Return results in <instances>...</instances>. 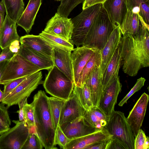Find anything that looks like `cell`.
I'll list each match as a JSON object with an SVG mask.
<instances>
[{"instance_id": "obj_45", "label": "cell", "mask_w": 149, "mask_h": 149, "mask_svg": "<svg viewBox=\"0 0 149 149\" xmlns=\"http://www.w3.org/2000/svg\"><path fill=\"white\" fill-rule=\"evenodd\" d=\"M0 54V62L5 60H9L14 56L15 54L10 48V45L2 49Z\"/></svg>"}, {"instance_id": "obj_43", "label": "cell", "mask_w": 149, "mask_h": 149, "mask_svg": "<svg viewBox=\"0 0 149 149\" xmlns=\"http://www.w3.org/2000/svg\"><path fill=\"white\" fill-rule=\"evenodd\" d=\"M107 149H127L121 141L112 136Z\"/></svg>"}, {"instance_id": "obj_24", "label": "cell", "mask_w": 149, "mask_h": 149, "mask_svg": "<svg viewBox=\"0 0 149 149\" xmlns=\"http://www.w3.org/2000/svg\"><path fill=\"white\" fill-rule=\"evenodd\" d=\"M85 83L89 88L93 106L98 107L103 91L100 66L93 70Z\"/></svg>"}, {"instance_id": "obj_5", "label": "cell", "mask_w": 149, "mask_h": 149, "mask_svg": "<svg viewBox=\"0 0 149 149\" xmlns=\"http://www.w3.org/2000/svg\"><path fill=\"white\" fill-rule=\"evenodd\" d=\"M105 128L112 136L123 143L127 149H134L135 137L123 113L113 111Z\"/></svg>"}, {"instance_id": "obj_54", "label": "cell", "mask_w": 149, "mask_h": 149, "mask_svg": "<svg viewBox=\"0 0 149 149\" xmlns=\"http://www.w3.org/2000/svg\"><path fill=\"white\" fill-rule=\"evenodd\" d=\"M0 53H1V50H0Z\"/></svg>"}, {"instance_id": "obj_26", "label": "cell", "mask_w": 149, "mask_h": 149, "mask_svg": "<svg viewBox=\"0 0 149 149\" xmlns=\"http://www.w3.org/2000/svg\"><path fill=\"white\" fill-rule=\"evenodd\" d=\"M121 41L102 76L103 90L116 77L121 63Z\"/></svg>"}, {"instance_id": "obj_6", "label": "cell", "mask_w": 149, "mask_h": 149, "mask_svg": "<svg viewBox=\"0 0 149 149\" xmlns=\"http://www.w3.org/2000/svg\"><path fill=\"white\" fill-rule=\"evenodd\" d=\"M41 69L18 52L9 60L4 70L0 84L4 85L16 79L27 77Z\"/></svg>"}, {"instance_id": "obj_50", "label": "cell", "mask_w": 149, "mask_h": 149, "mask_svg": "<svg viewBox=\"0 0 149 149\" xmlns=\"http://www.w3.org/2000/svg\"><path fill=\"white\" fill-rule=\"evenodd\" d=\"M4 14L5 13L0 12V30L4 21Z\"/></svg>"}, {"instance_id": "obj_49", "label": "cell", "mask_w": 149, "mask_h": 149, "mask_svg": "<svg viewBox=\"0 0 149 149\" xmlns=\"http://www.w3.org/2000/svg\"><path fill=\"white\" fill-rule=\"evenodd\" d=\"M9 60H5L0 62V80L4 70Z\"/></svg>"}, {"instance_id": "obj_2", "label": "cell", "mask_w": 149, "mask_h": 149, "mask_svg": "<svg viewBox=\"0 0 149 149\" xmlns=\"http://www.w3.org/2000/svg\"><path fill=\"white\" fill-rule=\"evenodd\" d=\"M114 28L107 12L102 6L95 18L82 46L101 51Z\"/></svg>"}, {"instance_id": "obj_20", "label": "cell", "mask_w": 149, "mask_h": 149, "mask_svg": "<svg viewBox=\"0 0 149 149\" xmlns=\"http://www.w3.org/2000/svg\"><path fill=\"white\" fill-rule=\"evenodd\" d=\"M19 42L30 49L53 59V48L40 35H26L20 37Z\"/></svg>"}, {"instance_id": "obj_9", "label": "cell", "mask_w": 149, "mask_h": 149, "mask_svg": "<svg viewBox=\"0 0 149 149\" xmlns=\"http://www.w3.org/2000/svg\"><path fill=\"white\" fill-rule=\"evenodd\" d=\"M12 121L15 125L0 136V149H22L27 139L29 127L27 123Z\"/></svg>"}, {"instance_id": "obj_40", "label": "cell", "mask_w": 149, "mask_h": 149, "mask_svg": "<svg viewBox=\"0 0 149 149\" xmlns=\"http://www.w3.org/2000/svg\"><path fill=\"white\" fill-rule=\"evenodd\" d=\"M70 140L65 135L59 125L56 131L55 137V145H58L61 148L65 149L67 144Z\"/></svg>"}, {"instance_id": "obj_53", "label": "cell", "mask_w": 149, "mask_h": 149, "mask_svg": "<svg viewBox=\"0 0 149 149\" xmlns=\"http://www.w3.org/2000/svg\"><path fill=\"white\" fill-rule=\"evenodd\" d=\"M56 1H61V0H55Z\"/></svg>"}, {"instance_id": "obj_48", "label": "cell", "mask_w": 149, "mask_h": 149, "mask_svg": "<svg viewBox=\"0 0 149 149\" xmlns=\"http://www.w3.org/2000/svg\"><path fill=\"white\" fill-rule=\"evenodd\" d=\"M19 40H15L10 45L11 51L14 53L18 52L20 48Z\"/></svg>"}, {"instance_id": "obj_51", "label": "cell", "mask_w": 149, "mask_h": 149, "mask_svg": "<svg viewBox=\"0 0 149 149\" xmlns=\"http://www.w3.org/2000/svg\"><path fill=\"white\" fill-rule=\"evenodd\" d=\"M0 12L4 13H5V8L1 2H0Z\"/></svg>"}, {"instance_id": "obj_3", "label": "cell", "mask_w": 149, "mask_h": 149, "mask_svg": "<svg viewBox=\"0 0 149 149\" xmlns=\"http://www.w3.org/2000/svg\"><path fill=\"white\" fill-rule=\"evenodd\" d=\"M49 70L42 84L45 91L53 97L67 100L72 93L73 82L55 66Z\"/></svg>"}, {"instance_id": "obj_15", "label": "cell", "mask_w": 149, "mask_h": 149, "mask_svg": "<svg viewBox=\"0 0 149 149\" xmlns=\"http://www.w3.org/2000/svg\"><path fill=\"white\" fill-rule=\"evenodd\" d=\"M60 126L64 133L70 140L98 131L91 126L83 116L71 122L64 123Z\"/></svg>"}, {"instance_id": "obj_22", "label": "cell", "mask_w": 149, "mask_h": 149, "mask_svg": "<svg viewBox=\"0 0 149 149\" xmlns=\"http://www.w3.org/2000/svg\"><path fill=\"white\" fill-rule=\"evenodd\" d=\"M17 52L41 70H49L54 66L52 58L36 52L23 44L20 45Z\"/></svg>"}, {"instance_id": "obj_10", "label": "cell", "mask_w": 149, "mask_h": 149, "mask_svg": "<svg viewBox=\"0 0 149 149\" xmlns=\"http://www.w3.org/2000/svg\"><path fill=\"white\" fill-rule=\"evenodd\" d=\"M121 88L122 84L118 76L103 90L98 107L107 115L110 116L114 111L115 106Z\"/></svg>"}, {"instance_id": "obj_19", "label": "cell", "mask_w": 149, "mask_h": 149, "mask_svg": "<svg viewBox=\"0 0 149 149\" xmlns=\"http://www.w3.org/2000/svg\"><path fill=\"white\" fill-rule=\"evenodd\" d=\"M112 136L105 128L90 134L71 139L67 144L65 149H85L95 143L107 140Z\"/></svg>"}, {"instance_id": "obj_46", "label": "cell", "mask_w": 149, "mask_h": 149, "mask_svg": "<svg viewBox=\"0 0 149 149\" xmlns=\"http://www.w3.org/2000/svg\"><path fill=\"white\" fill-rule=\"evenodd\" d=\"M27 101V98H26L20 101L17 104L18 105L19 109L16 112L18 113L19 121L20 122H25L24 116L23 108L24 104Z\"/></svg>"}, {"instance_id": "obj_36", "label": "cell", "mask_w": 149, "mask_h": 149, "mask_svg": "<svg viewBox=\"0 0 149 149\" xmlns=\"http://www.w3.org/2000/svg\"><path fill=\"white\" fill-rule=\"evenodd\" d=\"M1 102L0 103V135L10 129L11 121L8 111V108Z\"/></svg>"}, {"instance_id": "obj_17", "label": "cell", "mask_w": 149, "mask_h": 149, "mask_svg": "<svg viewBox=\"0 0 149 149\" xmlns=\"http://www.w3.org/2000/svg\"><path fill=\"white\" fill-rule=\"evenodd\" d=\"M102 5L114 27L120 26L127 12V0H106Z\"/></svg>"}, {"instance_id": "obj_47", "label": "cell", "mask_w": 149, "mask_h": 149, "mask_svg": "<svg viewBox=\"0 0 149 149\" xmlns=\"http://www.w3.org/2000/svg\"><path fill=\"white\" fill-rule=\"evenodd\" d=\"M106 0H85L82 3V9L99 3L102 4Z\"/></svg>"}, {"instance_id": "obj_21", "label": "cell", "mask_w": 149, "mask_h": 149, "mask_svg": "<svg viewBox=\"0 0 149 149\" xmlns=\"http://www.w3.org/2000/svg\"><path fill=\"white\" fill-rule=\"evenodd\" d=\"M42 3V0H29L17 24L28 33L34 23L37 14Z\"/></svg>"}, {"instance_id": "obj_55", "label": "cell", "mask_w": 149, "mask_h": 149, "mask_svg": "<svg viewBox=\"0 0 149 149\" xmlns=\"http://www.w3.org/2000/svg\"></svg>"}, {"instance_id": "obj_7", "label": "cell", "mask_w": 149, "mask_h": 149, "mask_svg": "<svg viewBox=\"0 0 149 149\" xmlns=\"http://www.w3.org/2000/svg\"><path fill=\"white\" fill-rule=\"evenodd\" d=\"M120 43L123 70L130 76H136L142 66L134 36L128 34L123 36Z\"/></svg>"}, {"instance_id": "obj_37", "label": "cell", "mask_w": 149, "mask_h": 149, "mask_svg": "<svg viewBox=\"0 0 149 149\" xmlns=\"http://www.w3.org/2000/svg\"><path fill=\"white\" fill-rule=\"evenodd\" d=\"M43 145L36 133H29L22 149H42Z\"/></svg>"}, {"instance_id": "obj_12", "label": "cell", "mask_w": 149, "mask_h": 149, "mask_svg": "<svg viewBox=\"0 0 149 149\" xmlns=\"http://www.w3.org/2000/svg\"><path fill=\"white\" fill-rule=\"evenodd\" d=\"M149 95L144 93L137 100L127 118L135 137L141 129L145 116Z\"/></svg>"}, {"instance_id": "obj_32", "label": "cell", "mask_w": 149, "mask_h": 149, "mask_svg": "<svg viewBox=\"0 0 149 149\" xmlns=\"http://www.w3.org/2000/svg\"><path fill=\"white\" fill-rule=\"evenodd\" d=\"M127 9L138 14L147 24H149V0H127Z\"/></svg>"}, {"instance_id": "obj_13", "label": "cell", "mask_w": 149, "mask_h": 149, "mask_svg": "<svg viewBox=\"0 0 149 149\" xmlns=\"http://www.w3.org/2000/svg\"><path fill=\"white\" fill-rule=\"evenodd\" d=\"M140 21L141 25L139 31L133 36L142 67H147L149 66V25L142 19H140Z\"/></svg>"}, {"instance_id": "obj_16", "label": "cell", "mask_w": 149, "mask_h": 149, "mask_svg": "<svg viewBox=\"0 0 149 149\" xmlns=\"http://www.w3.org/2000/svg\"><path fill=\"white\" fill-rule=\"evenodd\" d=\"M86 111L72 93L70 97L66 100L61 109L59 125L60 126L64 123L83 117Z\"/></svg>"}, {"instance_id": "obj_35", "label": "cell", "mask_w": 149, "mask_h": 149, "mask_svg": "<svg viewBox=\"0 0 149 149\" xmlns=\"http://www.w3.org/2000/svg\"><path fill=\"white\" fill-rule=\"evenodd\" d=\"M85 0H61L57 13L61 16L68 17L70 13L78 5Z\"/></svg>"}, {"instance_id": "obj_41", "label": "cell", "mask_w": 149, "mask_h": 149, "mask_svg": "<svg viewBox=\"0 0 149 149\" xmlns=\"http://www.w3.org/2000/svg\"><path fill=\"white\" fill-rule=\"evenodd\" d=\"M147 137L144 131L141 129H139L135 137L134 149H146L145 143Z\"/></svg>"}, {"instance_id": "obj_8", "label": "cell", "mask_w": 149, "mask_h": 149, "mask_svg": "<svg viewBox=\"0 0 149 149\" xmlns=\"http://www.w3.org/2000/svg\"><path fill=\"white\" fill-rule=\"evenodd\" d=\"M40 71L28 76L12 91L4 96L1 102L8 108L30 96L31 93L43 81Z\"/></svg>"}, {"instance_id": "obj_4", "label": "cell", "mask_w": 149, "mask_h": 149, "mask_svg": "<svg viewBox=\"0 0 149 149\" xmlns=\"http://www.w3.org/2000/svg\"><path fill=\"white\" fill-rule=\"evenodd\" d=\"M102 6V3H99L89 7L71 19L74 28L71 41L77 47L83 44L94 19Z\"/></svg>"}, {"instance_id": "obj_42", "label": "cell", "mask_w": 149, "mask_h": 149, "mask_svg": "<svg viewBox=\"0 0 149 149\" xmlns=\"http://www.w3.org/2000/svg\"><path fill=\"white\" fill-rule=\"evenodd\" d=\"M28 76L23 77L13 80L4 85L3 97L12 91Z\"/></svg>"}, {"instance_id": "obj_18", "label": "cell", "mask_w": 149, "mask_h": 149, "mask_svg": "<svg viewBox=\"0 0 149 149\" xmlns=\"http://www.w3.org/2000/svg\"><path fill=\"white\" fill-rule=\"evenodd\" d=\"M122 37V34L119 26L114 27L107 41L101 51L102 62L100 68L102 76L118 46Z\"/></svg>"}, {"instance_id": "obj_33", "label": "cell", "mask_w": 149, "mask_h": 149, "mask_svg": "<svg viewBox=\"0 0 149 149\" xmlns=\"http://www.w3.org/2000/svg\"><path fill=\"white\" fill-rule=\"evenodd\" d=\"M72 93L86 111L89 110L93 106L90 91L86 83L82 87L74 86Z\"/></svg>"}, {"instance_id": "obj_29", "label": "cell", "mask_w": 149, "mask_h": 149, "mask_svg": "<svg viewBox=\"0 0 149 149\" xmlns=\"http://www.w3.org/2000/svg\"><path fill=\"white\" fill-rule=\"evenodd\" d=\"M101 62V51L97 50L91 56L83 68L76 86L82 87L93 70L95 68L100 66Z\"/></svg>"}, {"instance_id": "obj_25", "label": "cell", "mask_w": 149, "mask_h": 149, "mask_svg": "<svg viewBox=\"0 0 149 149\" xmlns=\"http://www.w3.org/2000/svg\"><path fill=\"white\" fill-rule=\"evenodd\" d=\"M17 23L6 15L0 30V47L2 49L15 40H19Z\"/></svg>"}, {"instance_id": "obj_11", "label": "cell", "mask_w": 149, "mask_h": 149, "mask_svg": "<svg viewBox=\"0 0 149 149\" xmlns=\"http://www.w3.org/2000/svg\"><path fill=\"white\" fill-rule=\"evenodd\" d=\"M73 28L71 18L62 16L56 13L48 21L44 31L71 42Z\"/></svg>"}, {"instance_id": "obj_31", "label": "cell", "mask_w": 149, "mask_h": 149, "mask_svg": "<svg viewBox=\"0 0 149 149\" xmlns=\"http://www.w3.org/2000/svg\"><path fill=\"white\" fill-rule=\"evenodd\" d=\"M41 36L53 48L72 52L74 49V44L71 42L58 36L44 31H42Z\"/></svg>"}, {"instance_id": "obj_34", "label": "cell", "mask_w": 149, "mask_h": 149, "mask_svg": "<svg viewBox=\"0 0 149 149\" xmlns=\"http://www.w3.org/2000/svg\"><path fill=\"white\" fill-rule=\"evenodd\" d=\"M49 107L54 129L56 131L59 125L61 109L66 100L53 97H49Z\"/></svg>"}, {"instance_id": "obj_38", "label": "cell", "mask_w": 149, "mask_h": 149, "mask_svg": "<svg viewBox=\"0 0 149 149\" xmlns=\"http://www.w3.org/2000/svg\"><path fill=\"white\" fill-rule=\"evenodd\" d=\"M23 110L25 122L30 128H35L34 111L32 103L29 104L26 101L24 104Z\"/></svg>"}, {"instance_id": "obj_23", "label": "cell", "mask_w": 149, "mask_h": 149, "mask_svg": "<svg viewBox=\"0 0 149 149\" xmlns=\"http://www.w3.org/2000/svg\"><path fill=\"white\" fill-rule=\"evenodd\" d=\"M71 53V51L53 48V59L54 66L73 82Z\"/></svg>"}, {"instance_id": "obj_28", "label": "cell", "mask_w": 149, "mask_h": 149, "mask_svg": "<svg viewBox=\"0 0 149 149\" xmlns=\"http://www.w3.org/2000/svg\"><path fill=\"white\" fill-rule=\"evenodd\" d=\"M141 25L139 15L127 9L125 18L119 27L123 36L127 34L134 36L138 32Z\"/></svg>"}, {"instance_id": "obj_52", "label": "cell", "mask_w": 149, "mask_h": 149, "mask_svg": "<svg viewBox=\"0 0 149 149\" xmlns=\"http://www.w3.org/2000/svg\"><path fill=\"white\" fill-rule=\"evenodd\" d=\"M3 93L0 89V102H1L3 97Z\"/></svg>"}, {"instance_id": "obj_27", "label": "cell", "mask_w": 149, "mask_h": 149, "mask_svg": "<svg viewBox=\"0 0 149 149\" xmlns=\"http://www.w3.org/2000/svg\"><path fill=\"white\" fill-rule=\"evenodd\" d=\"M91 127L99 130L105 128L110 116L106 115L98 107L93 106L83 116Z\"/></svg>"}, {"instance_id": "obj_44", "label": "cell", "mask_w": 149, "mask_h": 149, "mask_svg": "<svg viewBox=\"0 0 149 149\" xmlns=\"http://www.w3.org/2000/svg\"><path fill=\"white\" fill-rule=\"evenodd\" d=\"M111 137L104 141L95 143L88 146L85 149H107Z\"/></svg>"}, {"instance_id": "obj_14", "label": "cell", "mask_w": 149, "mask_h": 149, "mask_svg": "<svg viewBox=\"0 0 149 149\" xmlns=\"http://www.w3.org/2000/svg\"><path fill=\"white\" fill-rule=\"evenodd\" d=\"M98 49L81 46L74 48L71 53L73 82L78 83L81 73L93 54Z\"/></svg>"}, {"instance_id": "obj_39", "label": "cell", "mask_w": 149, "mask_h": 149, "mask_svg": "<svg viewBox=\"0 0 149 149\" xmlns=\"http://www.w3.org/2000/svg\"><path fill=\"white\" fill-rule=\"evenodd\" d=\"M145 79L142 77L137 79L135 85L129 92L122 99L118 104L120 106H122L127 102L129 99L135 93L139 90L144 85Z\"/></svg>"}, {"instance_id": "obj_1", "label": "cell", "mask_w": 149, "mask_h": 149, "mask_svg": "<svg viewBox=\"0 0 149 149\" xmlns=\"http://www.w3.org/2000/svg\"><path fill=\"white\" fill-rule=\"evenodd\" d=\"M33 107L37 134L45 149L57 148L55 145L56 131L49 107V97L40 90L34 95L31 103Z\"/></svg>"}, {"instance_id": "obj_30", "label": "cell", "mask_w": 149, "mask_h": 149, "mask_svg": "<svg viewBox=\"0 0 149 149\" xmlns=\"http://www.w3.org/2000/svg\"><path fill=\"white\" fill-rule=\"evenodd\" d=\"M5 13L10 18L17 23L24 10L23 0H1Z\"/></svg>"}]
</instances>
